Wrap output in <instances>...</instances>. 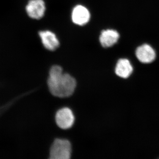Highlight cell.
<instances>
[{
  "label": "cell",
  "mask_w": 159,
  "mask_h": 159,
  "mask_svg": "<svg viewBox=\"0 0 159 159\" xmlns=\"http://www.w3.org/2000/svg\"><path fill=\"white\" fill-rule=\"evenodd\" d=\"M26 10L29 17L39 20L44 15L45 3L43 0H30L26 6Z\"/></svg>",
  "instance_id": "cell-4"
},
{
  "label": "cell",
  "mask_w": 159,
  "mask_h": 159,
  "mask_svg": "<svg viewBox=\"0 0 159 159\" xmlns=\"http://www.w3.org/2000/svg\"><path fill=\"white\" fill-rule=\"evenodd\" d=\"M39 37L43 45L47 50L54 51L59 47L60 43L58 39L52 31L46 30L39 32Z\"/></svg>",
  "instance_id": "cell-6"
},
{
  "label": "cell",
  "mask_w": 159,
  "mask_h": 159,
  "mask_svg": "<svg viewBox=\"0 0 159 159\" xmlns=\"http://www.w3.org/2000/svg\"><path fill=\"white\" fill-rule=\"evenodd\" d=\"M136 55L139 61L143 63L152 62L156 58L155 51L148 44L139 47L136 51Z\"/></svg>",
  "instance_id": "cell-8"
},
{
  "label": "cell",
  "mask_w": 159,
  "mask_h": 159,
  "mask_svg": "<svg viewBox=\"0 0 159 159\" xmlns=\"http://www.w3.org/2000/svg\"><path fill=\"white\" fill-rule=\"evenodd\" d=\"M133 71V68L129 60L121 58L117 62L115 73L117 76L122 78H127Z\"/></svg>",
  "instance_id": "cell-9"
},
{
  "label": "cell",
  "mask_w": 159,
  "mask_h": 159,
  "mask_svg": "<svg viewBox=\"0 0 159 159\" xmlns=\"http://www.w3.org/2000/svg\"><path fill=\"white\" fill-rule=\"evenodd\" d=\"M48 85L52 95L59 98H65L73 94L77 82L70 75L63 73L62 68L60 66L54 65L50 69Z\"/></svg>",
  "instance_id": "cell-1"
},
{
  "label": "cell",
  "mask_w": 159,
  "mask_h": 159,
  "mask_svg": "<svg viewBox=\"0 0 159 159\" xmlns=\"http://www.w3.org/2000/svg\"><path fill=\"white\" fill-rule=\"evenodd\" d=\"M75 117L71 110L64 107L59 110L55 115V121L57 126L63 129L71 128L74 124Z\"/></svg>",
  "instance_id": "cell-3"
},
{
  "label": "cell",
  "mask_w": 159,
  "mask_h": 159,
  "mask_svg": "<svg viewBox=\"0 0 159 159\" xmlns=\"http://www.w3.org/2000/svg\"><path fill=\"white\" fill-rule=\"evenodd\" d=\"M72 21L77 25H86L90 19V13L87 8L82 5H77L72 10Z\"/></svg>",
  "instance_id": "cell-5"
},
{
  "label": "cell",
  "mask_w": 159,
  "mask_h": 159,
  "mask_svg": "<svg viewBox=\"0 0 159 159\" xmlns=\"http://www.w3.org/2000/svg\"><path fill=\"white\" fill-rule=\"evenodd\" d=\"M119 38L118 31L113 29L103 30L99 36L100 44L104 48H110L116 43Z\"/></svg>",
  "instance_id": "cell-7"
},
{
  "label": "cell",
  "mask_w": 159,
  "mask_h": 159,
  "mask_svg": "<svg viewBox=\"0 0 159 159\" xmlns=\"http://www.w3.org/2000/svg\"><path fill=\"white\" fill-rule=\"evenodd\" d=\"M71 155V145L68 140L56 139L51 145V159H69Z\"/></svg>",
  "instance_id": "cell-2"
},
{
  "label": "cell",
  "mask_w": 159,
  "mask_h": 159,
  "mask_svg": "<svg viewBox=\"0 0 159 159\" xmlns=\"http://www.w3.org/2000/svg\"><path fill=\"white\" fill-rule=\"evenodd\" d=\"M18 99V98L17 97V98L13 99L12 100H11L10 102H7L5 105L0 106V116L3 113H4L5 112H6L8 109L10 108L11 106L13 105L16 101H17Z\"/></svg>",
  "instance_id": "cell-10"
}]
</instances>
